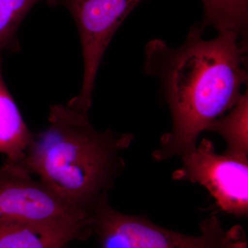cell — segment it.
<instances>
[{"instance_id":"8992f818","label":"cell","mask_w":248,"mask_h":248,"mask_svg":"<svg viewBox=\"0 0 248 248\" xmlns=\"http://www.w3.org/2000/svg\"><path fill=\"white\" fill-rule=\"evenodd\" d=\"M19 164L0 166V224L84 216L67 205L43 182Z\"/></svg>"},{"instance_id":"8fae6325","label":"cell","mask_w":248,"mask_h":248,"mask_svg":"<svg viewBox=\"0 0 248 248\" xmlns=\"http://www.w3.org/2000/svg\"><path fill=\"white\" fill-rule=\"evenodd\" d=\"M41 1L48 3L50 0H0V55L4 50L19 49L18 29L28 13Z\"/></svg>"},{"instance_id":"7a4b0ae2","label":"cell","mask_w":248,"mask_h":248,"mask_svg":"<svg viewBox=\"0 0 248 248\" xmlns=\"http://www.w3.org/2000/svg\"><path fill=\"white\" fill-rule=\"evenodd\" d=\"M89 111L71 100L52 105L48 125L33 133L19 165L38 175L72 210L92 217L124 172L122 153L134 135L98 130L90 121Z\"/></svg>"},{"instance_id":"5b68a950","label":"cell","mask_w":248,"mask_h":248,"mask_svg":"<svg viewBox=\"0 0 248 248\" xmlns=\"http://www.w3.org/2000/svg\"><path fill=\"white\" fill-rule=\"evenodd\" d=\"M181 159L182 166L172 172L174 180L200 184L223 212L248 217V157L218 154L213 142L203 139Z\"/></svg>"},{"instance_id":"6da1fadb","label":"cell","mask_w":248,"mask_h":248,"mask_svg":"<svg viewBox=\"0 0 248 248\" xmlns=\"http://www.w3.org/2000/svg\"><path fill=\"white\" fill-rule=\"evenodd\" d=\"M204 31L197 23L179 46L173 48L161 39L145 46L143 72L159 81L172 122L152 153L155 161L195 151L202 132L236 106L248 85V39L220 31L207 40Z\"/></svg>"},{"instance_id":"7c38bea8","label":"cell","mask_w":248,"mask_h":248,"mask_svg":"<svg viewBox=\"0 0 248 248\" xmlns=\"http://www.w3.org/2000/svg\"><path fill=\"white\" fill-rule=\"evenodd\" d=\"M62 248H69V245H68V246H64V247Z\"/></svg>"},{"instance_id":"30bf717a","label":"cell","mask_w":248,"mask_h":248,"mask_svg":"<svg viewBox=\"0 0 248 248\" xmlns=\"http://www.w3.org/2000/svg\"><path fill=\"white\" fill-rule=\"evenodd\" d=\"M204 29L211 27L217 31H231L248 39V0H202Z\"/></svg>"},{"instance_id":"9c48e42d","label":"cell","mask_w":248,"mask_h":248,"mask_svg":"<svg viewBox=\"0 0 248 248\" xmlns=\"http://www.w3.org/2000/svg\"><path fill=\"white\" fill-rule=\"evenodd\" d=\"M248 91L243 94L239 102L230 110L214 121L205 131L219 135L226 143V154L248 157Z\"/></svg>"},{"instance_id":"3957f363","label":"cell","mask_w":248,"mask_h":248,"mask_svg":"<svg viewBox=\"0 0 248 248\" xmlns=\"http://www.w3.org/2000/svg\"><path fill=\"white\" fill-rule=\"evenodd\" d=\"M198 236L155 224L146 217L122 213L103 200L92 215V236L101 248H248L244 228H223L216 215L200 223Z\"/></svg>"},{"instance_id":"ba28073f","label":"cell","mask_w":248,"mask_h":248,"mask_svg":"<svg viewBox=\"0 0 248 248\" xmlns=\"http://www.w3.org/2000/svg\"><path fill=\"white\" fill-rule=\"evenodd\" d=\"M32 135L5 84L0 56V154L6 156L5 162H22Z\"/></svg>"},{"instance_id":"52a82bcc","label":"cell","mask_w":248,"mask_h":248,"mask_svg":"<svg viewBox=\"0 0 248 248\" xmlns=\"http://www.w3.org/2000/svg\"><path fill=\"white\" fill-rule=\"evenodd\" d=\"M92 218L82 216L0 224V248H62L89 239Z\"/></svg>"},{"instance_id":"277c9868","label":"cell","mask_w":248,"mask_h":248,"mask_svg":"<svg viewBox=\"0 0 248 248\" xmlns=\"http://www.w3.org/2000/svg\"><path fill=\"white\" fill-rule=\"evenodd\" d=\"M143 0H50V6L66 7L79 32L84 76L79 94L73 97L77 105L90 110L98 68L116 31Z\"/></svg>"}]
</instances>
